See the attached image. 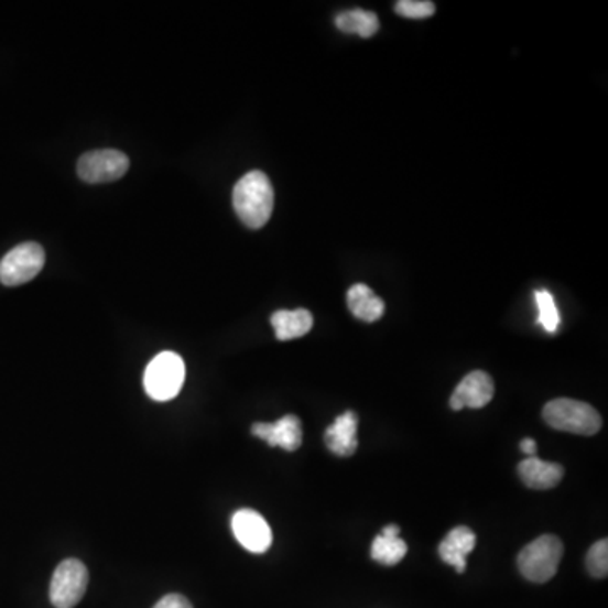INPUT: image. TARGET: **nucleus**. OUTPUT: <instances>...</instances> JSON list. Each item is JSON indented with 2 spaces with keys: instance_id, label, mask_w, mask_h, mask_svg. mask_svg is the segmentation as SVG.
I'll list each match as a JSON object with an SVG mask.
<instances>
[{
  "instance_id": "nucleus-12",
  "label": "nucleus",
  "mask_w": 608,
  "mask_h": 608,
  "mask_svg": "<svg viewBox=\"0 0 608 608\" xmlns=\"http://www.w3.org/2000/svg\"><path fill=\"white\" fill-rule=\"evenodd\" d=\"M475 532L470 528H455L448 532V536L439 543L438 553L446 565L453 566L458 573L467 569V556L475 550Z\"/></svg>"
},
{
  "instance_id": "nucleus-14",
  "label": "nucleus",
  "mask_w": 608,
  "mask_h": 608,
  "mask_svg": "<svg viewBox=\"0 0 608 608\" xmlns=\"http://www.w3.org/2000/svg\"><path fill=\"white\" fill-rule=\"evenodd\" d=\"M399 534H401V528L398 524L386 525L370 547L372 560L386 566H394L402 562V557L408 553V544L399 538Z\"/></svg>"
},
{
  "instance_id": "nucleus-19",
  "label": "nucleus",
  "mask_w": 608,
  "mask_h": 608,
  "mask_svg": "<svg viewBox=\"0 0 608 608\" xmlns=\"http://www.w3.org/2000/svg\"><path fill=\"white\" fill-rule=\"evenodd\" d=\"M587 569L594 578H605L608 573V541H597L588 550Z\"/></svg>"
},
{
  "instance_id": "nucleus-8",
  "label": "nucleus",
  "mask_w": 608,
  "mask_h": 608,
  "mask_svg": "<svg viewBox=\"0 0 608 608\" xmlns=\"http://www.w3.org/2000/svg\"><path fill=\"white\" fill-rule=\"evenodd\" d=\"M232 531L236 540L250 553L262 554L271 547V528L268 521L252 509H240L234 514Z\"/></svg>"
},
{
  "instance_id": "nucleus-13",
  "label": "nucleus",
  "mask_w": 608,
  "mask_h": 608,
  "mask_svg": "<svg viewBox=\"0 0 608 608\" xmlns=\"http://www.w3.org/2000/svg\"><path fill=\"white\" fill-rule=\"evenodd\" d=\"M519 477L529 489L550 490L565 477V468L560 464L540 460L538 456L525 458L518 467Z\"/></svg>"
},
{
  "instance_id": "nucleus-15",
  "label": "nucleus",
  "mask_w": 608,
  "mask_h": 608,
  "mask_svg": "<svg viewBox=\"0 0 608 608\" xmlns=\"http://www.w3.org/2000/svg\"><path fill=\"white\" fill-rule=\"evenodd\" d=\"M278 340L287 341L304 337L313 328V315L308 310H279L271 316Z\"/></svg>"
},
{
  "instance_id": "nucleus-16",
  "label": "nucleus",
  "mask_w": 608,
  "mask_h": 608,
  "mask_svg": "<svg viewBox=\"0 0 608 608\" xmlns=\"http://www.w3.org/2000/svg\"><path fill=\"white\" fill-rule=\"evenodd\" d=\"M348 310L355 318L373 323L382 318L386 312L384 301L380 300L366 284H355L347 293Z\"/></svg>"
},
{
  "instance_id": "nucleus-10",
  "label": "nucleus",
  "mask_w": 608,
  "mask_h": 608,
  "mask_svg": "<svg viewBox=\"0 0 608 608\" xmlns=\"http://www.w3.org/2000/svg\"><path fill=\"white\" fill-rule=\"evenodd\" d=\"M252 435L264 439L269 446H279L286 452H296L303 443V426L300 417L286 414L275 423L252 424Z\"/></svg>"
},
{
  "instance_id": "nucleus-7",
  "label": "nucleus",
  "mask_w": 608,
  "mask_h": 608,
  "mask_svg": "<svg viewBox=\"0 0 608 608\" xmlns=\"http://www.w3.org/2000/svg\"><path fill=\"white\" fill-rule=\"evenodd\" d=\"M129 171V158L116 149L85 152L76 164V173L88 185L112 183Z\"/></svg>"
},
{
  "instance_id": "nucleus-18",
  "label": "nucleus",
  "mask_w": 608,
  "mask_h": 608,
  "mask_svg": "<svg viewBox=\"0 0 608 608\" xmlns=\"http://www.w3.org/2000/svg\"><path fill=\"white\" fill-rule=\"evenodd\" d=\"M534 297H536L538 312H540L538 323L546 329L547 334H554L560 328L562 318H560V312H557L553 294L550 291L540 290L536 291Z\"/></svg>"
},
{
  "instance_id": "nucleus-22",
  "label": "nucleus",
  "mask_w": 608,
  "mask_h": 608,
  "mask_svg": "<svg viewBox=\"0 0 608 608\" xmlns=\"http://www.w3.org/2000/svg\"><path fill=\"white\" fill-rule=\"evenodd\" d=\"M519 446H521L522 452H524L525 455H528V458H532V456H536L538 445H536V442H534V439L524 438L522 439L521 445Z\"/></svg>"
},
{
  "instance_id": "nucleus-17",
  "label": "nucleus",
  "mask_w": 608,
  "mask_h": 608,
  "mask_svg": "<svg viewBox=\"0 0 608 608\" xmlns=\"http://www.w3.org/2000/svg\"><path fill=\"white\" fill-rule=\"evenodd\" d=\"M338 30L348 34H359L362 37H372L379 31V19L373 12L363 9H351L340 12L335 19Z\"/></svg>"
},
{
  "instance_id": "nucleus-4",
  "label": "nucleus",
  "mask_w": 608,
  "mask_h": 608,
  "mask_svg": "<svg viewBox=\"0 0 608 608\" xmlns=\"http://www.w3.org/2000/svg\"><path fill=\"white\" fill-rule=\"evenodd\" d=\"M185 382V362L174 351H163L149 362L144 372V389L158 402L171 401Z\"/></svg>"
},
{
  "instance_id": "nucleus-2",
  "label": "nucleus",
  "mask_w": 608,
  "mask_h": 608,
  "mask_svg": "<svg viewBox=\"0 0 608 608\" xmlns=\"http://www.w3.org/2000/svg\"><path fill=\"white\" fill-rule=\"evenodd\" d=\"M543 417L547 426L573 435L594 436L601 427V416L587 402L576 399H553L544 405Z\"/></svg>"
},
{
  "instance_id": "nucleus-5",
  "label": "nucleus",
  "mask_w": 608,
  "mask_h": 608,
  "mask_svg": "<svg viewBox=\"0 0 608 608\" xmlns=\"http://www.w3.org/2000/svg\"><path fill=\"white\" fill-rule=\"evenodd\" d=\"M46 253L36 242H24L6 253L0 261V283L21 286L30 283L43 271Z\"/></svg>"
},
{
  "instance_id": "nucleus-1",
  "label": "nucleus",
  "mask_w": 608,
  "mask_h": 608,
  "mask_svg": "<svg viewBox=\"0 0 608 608\" xmlns=\"http://www.w3.org/2000/svg\"><path fill=\"white\" fill-rule=\"evenodd\" d=\"M237 217L249 228H262L274 210V189L262 171H250L234 188Z\"/></svg>"
},
{
  "instance_id": "nucleus-9",
  "label": "nucleus",
  "mask_w": 608,
  "mask_h": 608,
  "mask_svg": "<svg viewBox=\"0 0 608 608\" xmlns=\"http://www.w3.org/2000/svg\"><path fill=\"white\" fill-rule=\"evenodd\" d=\"M496 394V386H493L492 377L484 370H475L464 377L460 384L456 386L449 405L453 411H462L465 408L468 410H480L484 405L489 404Z\"/></svg>"
},
{
  "instance_id": "nucleus-6",
  "label": "nucleus",
  "mask_w": 608,
  "mask_h": 608,
  "mask_svg": "<svg viewBox=\"0 0 608 608\" xmlns=\"http://www.w3.org/2000/svg\"><path fill=\"white\" fill-rule=\"evenodd\" d=\"M88 587V569L78 560H65L53 573L50 600L56 608H73L80 604Z\"/></svg>"
},
{
  "instance_id": "nucleus-3",
  "label": "nucleus",
  "mask_w": 608,
  "mask_h": 608,
  "mask_svg": "<svg viewBox=\"0 0 608 608\" xmlns=\"http://www.w3.org/2000/svg\"><path fill=\"white\" fill-rule=\"evenodd\" d=\"M562 557V540L554 534H543L522 547L518 556V568L529 582L546 583L556 575Z\"/></svg>"
},
{
  "instance_id": "nucleus-20",
  "label": "nucleus",
  "mask_w": 608,
  "mask_h": 608,
  "mask_svg": "<svg viewBox=\"0 0 608 608\" xmlns=\"http://www.w3.org/2000/svg\"><path fill=\"white\" fill-rule=\"evenodd\" d=\"M435 4L427 0H401L395 4V12L402 18L426 19L435 14Z\"/></svg>"
},
{
  "instance_id": "nucleus-11",
  "label": "nucleus",
  "mask_w": 608,
  "mask_h": 608,
  "mask_svg": "<svg viewBox=\"0 0 608 608\" xmlns=\"http://www.w3.org/2000/svg\"><path fill=\"white\" fill-rule=\"evenodd\" d=\"M359 417L354 411L340 414L332 426L325 431L326 448L337 456H351L359 448L357 439Z\"/></svg>"
},
{
  "instance_id": "nucleus-21",
  "label": "nucleus",
  "mask_w": 608,
  "mask_h": 608,
  "mask_svg": "<svg viewBox=\"0 0 608 608\" xmlns=\"http://www.w3.org/2000/svg\"><path fill=\"white\" fill-rule=\"evenodd\" d=\"M152 608H193V605L183 595L170 594L161 598Z\"/></svg>"
}]
</instances>
